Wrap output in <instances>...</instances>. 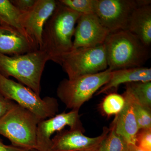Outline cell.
<instances>
[{"label":"cell","instance_id":"7","mask_svg":"<svg viewBox=\"0 0 151 151\" xmlns=\"http://www.w3.org/2000/svg\"><path fill=\"white\" fill-rule=\"evenodd\" d=\"M57 63L69 79L104 71L108 68L105 45L73 49L61 57Z\"/></svg>","mask_w":151,"mask_h":151},{"label":"cell","instance_id":"28","mask_svg":"<svg viewBox=\"0 0 151 151\" xmlns=\"http://www.w3.org/2000/svg\"><path fill=\"white\" fill-rule=\"evenodd\" d=\"M29 151H39L37 149H32V150H30Z\"/></svg>","mask_w":151,"mask_h":151},{"label":"cell","instance_id":"27","mask_svg":"<svg viewBox=\"0 0 151 151\" xmlns=\"http://www.w3.org/2000/svg\"><path fill=\"white\" fill-rule=\"evenodd\" d=\"M128 149L129 151H149L134 145H129Z\"/></svg>","mask_w":151,"mask_h":151},{"label":"cell","instance_id":"2","mask_svg":"<svg viewBox=\"0 0 151 151\" xmlns=\"http://www.w3.org/2000/svg\"><path fill=\"white\" fill-rule=\"evenodd\" d=\"M104 45L111 71L142 67L150 58V47L128 30L110 33Z\"/></svg>","mask_w":151,"mask_h":151},{"label":"cell","instance_id":"1","mask_svg":"<svg viewBox=\"0 0 151 151\" xmlns=\"http://www.w3.org/2000/svg\"><path fill=\"white\" fill-rule=\"evenodd\" d=\"M81 15L58 1L42 32V50L48 55L50 60L57 63L61 57L73 50L75 27Z\"/></svg>","mask_w":151,"mask_h":151},{"label":"cell","instance_id":"20","mask_svg":"<svg viewBox=\"0 0 151 151\" xmlns=\"http://www.w3.org/2000/svg\"><path fill=\"white\" fill-rule=\"evenodd\" d=\"M124 96L116 93H110L105 97L102 104V110L108 116L118 115L125 105Z\"/></svg>","mask_w":151,"mask_h":151},{"label":"cell","instance_id":"3","mask_svg":"<svg viewBox=\"0 0 151 151\" xmlns=\"http://www.w3.org/2000/svg\"><path fill=\"white\" fill-rule=\"evenodd\" d=\"M48 60V55L41 50L13 56L0 53V73L15 78L40 95L42 76Z\"/></svg>","mask_w":151,"mask_h":151},{"label":"cell","instance_id":"22","mask_svg":"<svg viewBox=\"0 0 151 151\" xmlns=\"http://www.w3.org/2000/svg\"><path fill=\"white\" fill-rule=\"evenodd\" d=\"M133 97L134 109L139 129H151V110L138 103L133 96Z\"/></svg>","mask_w":151,"mask_h":151},{"label":"cell","instance_id":"19","mask_svg":"<svg viewBox=\"0 0 151 151\" xmlns=\"http://www.w3.org/2000/svg\"><path fill=\"white\" fill-rule=\"evenodd\" d=\"M106 138L100 144L97 151H129L128 143L115 131L113 121Z\"/></svg>","mask_w":151,"mask_h":151},{"label":"cell","instance_id":"24","mask_svg":"<svg viewBox=\"0 0 151 151\" xmlns=\"http://www.w3.org/2000/svg\"><path fill=\"white\" fill-rule=\"evenodd\" d=\"M37 1V0H11V1L22 14L30 11Z\"/></svg>","mask_w":151,"mask_h":151},{"label":"cell","instance_id":"11","mask_svg":"<svg viewBox=\"0 0 151 151\" xmlns=\"http://www.w3.org/2000/svg\"><path fill=\"white\" fill-rule=\"evenodd\" d=\"M110 33L95 14L81 15L75 27L73 49L104 44Z\"/></svg>","mask_w":151,"mask_h":151},{"label":"cell","instance_id":"26","mask_svg":"<svg viewBox=\"0 0 151 151\" xmlns=\"http://www.w3.org/2000/svg\"><path fill=\"white\" fill-rule=\"evenodd\" d=\"M30 150L22 148L13 145H6L4 144L0 139V151H29Z\"/></svg>","mask_w":151,"mask_h":151},{"label":"cell","instance_id":"8","mask_svg":"<svg viewBox=\"0 0 151 151\" xmlns=\"http://www.w3.org/2000/svg\"><path fill=\"white\" fill-rule=\"evenodd\" d=\"M151 1L150 0H95L94 14L110 32L127 30L133 11L138 7L151 4Z\"/></svg>","mask_w":151,"mask_h":151},{"label":"cell","instance_id":"6","mask_svg":"<svg viewBox=\"0 0 151 151\" xmlns=\"http://www.w3.org/2000/svg\"><path fill=\"white\" fill-rule=\"evenodd\" d=\"M111 73L108 68L74 79L64 78L58 86L57 95L68 108L79 111L81 106L109 81Z\"/></svg>","mask_w":151,"mask_h":151},{"label":"cell","instance_id":"10","mask_svg":"<svg viewBox=\"0 0 151 151\" xmlns=\"http://www.w3.org/2000/svg\"><path fill=\"white\" fill-rule=\"evenodd\" d=\"M66 126L70 127V129L84 132L79 111L63 112L41 120L38 124L37 131V150L39 151H50L52 136L55 132L63 130Z\"/></svg>","mask_w":151,"mask_h":151},{"label":"cell","instance_id":"17","mask_svg":"<svg viewBox=\"0 0 151 151\" xmlns=\"http://www.w3.org/2000/svg\"><path fill=\"white\" fill-rule=\"evenodd\" d=\"M21 15L11 1L0 0V21L1 25L8 26L17 30L29 40L22 25Z\"/></svg>","mask_w":151,"mask_h":151},{"label":"cell","instance_id":"18","mask_svg":"<svg viewBox=\"0 0 151 151\" xmlns=\"http://www.w3.org/2000/svg\"><path fill=\"white\" fill-rule=\"evenodd\" d=\"M126 86L138 103L151 110V81L132 82Z\"/></svg>","mask_w":151,"mask_h":151},{"label":"cell","instance_id":"15","mask_svg":"<svg viewBox=\"0 0 151 151\" xmlns=\"http://www.w3.org/2000/svg\"><path fill=\"white\" fill-rule=\"evenodd\" d=\"M151 81L150 68L140 67L113 70L109 81L97 92V95L116 91L121 84Z\"/></svg>","mask_w":151,"mask_h":151},{"label":"cell","instance_id":"23","mask_svg":"<svg viewBox=\"0 0 151 151\" xmlns=\"http://www.w3.org/2000/svg\"><path fill=\"white\" fill-rule=\"evenodd\" d=\"M136 145L149 151H151V129L139 130L136 136Z\"/></svg>","mask_w":151,"mask_h":151},{"label":"cell","instance_id":"9","mask_svg":"<svg viewBox=\"0 0 151 151\" xmlns=\"http://www.w3.org/2000/svg\"><path fill=\"white\" fill-rule=\"evenodd\" d=\"M57 4L58 1L55 0H37L30 11L22 14L23 28L36 50H42L44 27Z\"/></svg>","mask_w":151,"mask_h":151},{"label":"cell","instance_id":"4","mask_svg":"<svg viewBox=\"0 0 151 151\" xmlns=\"http://www.w3.org/2000/svg\"><path fill=\"white\" fill-rule=\"evenodd\" d=\"M41 120L27 109L15 104L0 119V135L13 145L37 149V131Z\"/></svg>","mask_w":151,"mask_h":151},{"label":"cell","instance_id":"16","mask_svg":"<svg viewBox=\"0 0 151 151\" xmlns=\"http://www.w3.org/2000/svg\"><path fill=\"white\" fill-rule=\"evenodd\" d=\"M127 30L138 37L146 46L151 44V4L138 7L130 16Z\"/></svg>","mask_w":151,"mask_h":151},{"label":"cell","instance_id":"25","mask_svg":"<svg viewBox=\"0 0 151 151\" xmlns=\"http://www.w3.org/2000/svg\"><path fill=\"white\" fill-rule=\"evenodd\" d=\"M15 104L13 101L6 99L0 94V119Z\"/></svg>","mask_w":151,"mask_h":151},{"label":"cell","instance_id":"13","mask_svg":"<svg viewBox=\"0 0 151 151\" xmlns=\"http://www.w3.org/2000/svg\"><path fill=\"white\" fill-rule=\"evenodd\" d=\"M122 95L125 98V105L114 119L115 131L128 145H136V136L139 129L135 116L133 96L127 86Z\"/></svg>","mask_w":151,"mask_h":151},{"label":"cell","instance_id":"12","mask_svg":"<svg viewBox=\"0 0 151 151\" xmlns=\"http://www.w3.org/2000/svg\"><path fill=\"white\" fill-rule=\"evenodd\" d=\"M109 130L104 127L101 135L93 138L85 136L80 130H61L51 139L50 151H97Z\"/></svg>","mask_w":151,"mask_h":151},{"label":"cell","instance_id":"5","mask_svg":"<svg viewBox=\"0 0 151 151\" xmlns=\"http://www.w3.org/2000/svg\"><path fill=\"white\" fill-rule=\"evenodd\" d=\"M0 94L30 111L41 120L53 117L59 110V105L55 98L51 97L41 98L40 95L29 87L1 73Z\"/></svg>","mask_w":151,"mask_h":151},{"label":"cell","instance_id":"29","mask_svg":"<svg viewBox=\"0 0 151 151\" xmlns=\"http://www.w3.org/2000/svg\"><path fill=\"white\" fill-rule=\"evenodd\" d=\"M1 25V22L0 21V25Z\"/></svg>","mask_w":151,"mask_h":151},{"label":"cell","instance_id":"21","mask_svg":"<svg viewBox=\"0 0 151 151\" xmlns=\"http://www.w3.org/2000/svg\"><path fill=\"white\" fill-rule=\"evenodd\" d=\"M68 8L81 15L94 14L95 0H60Z\"/></svg>","mask_w":151,"mask_h":151},{"label":"cell","instance_id":"14","mask_svg":"<svg viewBox=\"0 0 151 151\" xmlns=\"http://www.w3.org/2000/svg\"><path fill=\"white\" fill-rule=\"evenodd\" d=\"M36 50L26 37L5 25H0V53L13 56Z\"/></svg>","mask_w":151,"mask_h":151}]
</instances>
